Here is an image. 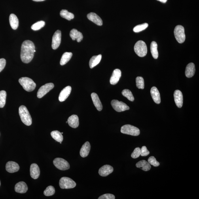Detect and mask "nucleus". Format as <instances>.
<instances>
[{
	"label": "nucleus",
	"instance_id": "1",
	"mask_svg": "<svg viewBox=\"0 0 199 199\" xmlns=\"http://www.w3.org/2000/svg\"><path fill=\"white\" fill-rule=\"evenodd\" d=\"M36 51L34 44L27 40L23 42L21 46L20 57L23 63H28L33 60Z\"/></svg>",
	"mask_w": 199,
	"mask_h": 199
},
{
	"label": "nucleus",
	"instance_id": "2",
	"mask_svg": "<svg viewBox=\"0 0 199 199\" xmlns=\"http://www.w3.org/2000/svg\"><path fill=\"white\" fill-rule=\"evenodd\" d=\"M19 114L22 122L27 126L32 124V118L28 110L24 105H21L19 108Z\"/></svg>",
	"mask_w": 199,
	"mask_h": 199
},
{
	"label": "nucleus",
	"instance_id": "3",
	"mask_svg": "<svg viewBox=\"0 0 199 199\" xmlns=\"http://www.w3.org/2000/svg\"><path fill=\"white\" fill-rule=\"evenodd\" d=\"M19 82L24 89L31 92L35 89L36 84L32 79L29 78L23 77L19 80Z\"/></svg>",
	"mask_w": 199,
	"mask_h": 199
},
{
	"label": "nucleus",
	"instance_id": "4",
	"mask_svg": "<svg viewBox=\"0 0 199 199\" xmlns=\"http://www.w3.org/2000/svg\"><path fill=\"white\" fill-rule=\"evenodd\" d=\"M134 51L137 56L143 57L146 56L147 53V47L146 43L143 41L140 40L135 44Z\"/></svg>",
	"mask_w": 199,
	"mask_h": 199
},
{
	"label": "nucleus",
	"instance_id": "5",
	"mask_svg": "<svg viewBox=\"0 0 199 199\" xmlns=\"http://www.w3.org/2000/svg\"><path fill=\"white\" fill-rule=\"evenodd\" d=\"M121 132L122 134L132 135V136H138L140 134V131L139 128L131 125H126L122 126Z\"/></svg>",
	"mask_w": 199,
	"mask_h": 199
},
{
	"label": "nucleus",
	"instance_id": "6",
	"mask_svg": "<svg viewBox=\"0 0 199 199\" xmlns=\"http://www.w3.org/2000/svg\"><path fill=\"white\" fill-rule=\"evenodd\" d=\"M59 185L62 189H71L76 187L77 184L73 179L67 177H62L59 182Z\"/></svg>",
	"mask_w": 199,
	"mask_h": 199
},
{
	"label": "nucleus",
	"instance_id": "7",
	"mask_svg": "<svg viewBox=\"0 0 199 199\" xmlns=\"http://www.w3.org/2000/svg\"><path fill=\"white\" fill-rule=\"evenodd\" d=\"M174 35L175 39L179 43H183L186 39V35L184 27L181 25H178L175 27L174 30Z\"/></svg>",
	"mask_w": 199,
	"mask_h": 199
},
{
	"label": "nucleus",
	"instance_id": "8",
	"mask_svg": "<svg viewBox=\"0 0 199 199\" xmlns=\"http://www.w3.org/2000/svg\"><path fill=\"white\" fill-rule=\"evenodd\" d=\"M53 164L56 168L61 170H68L70 165L67 160L61 158H56L53 161Z\"/></svg>",
	"mask_w": 199,
	"mask_h": 199
},
{
	"label": "nucleus",
	"instance_id": "9",
	"mask_svg": "<svg viewBox=\"0 0 199 199\" xmlns=\"http://www.w3.org/2000/svg\"><path fill=\"white\" fill-rule=\"evenodd\" d=\"M111 105L114 109L118 112L124 111L130 109V107L126 103L116 100H113L111 101Z\"/></svg>",
	"mask_w": 199,
	"mask_h": 199
},
{
	"label": "nucleus",
	"instance_id": "10",
	"mask_svg": "<svg viewBox=\"0 0 199 199\" xmlns=\"http://www.w3.org/2000/svg\"><path fill=\"white\" fill-rule=\"evenodd\" d=\"M54 84L52 83H46L39 89L38 91L37 96L38 98H41L54 88Z\"/></svg>",
	"mask_w": 199,
	"mask_h": 199
},
{
	"label": "nucleus",
	"instance_id": "11",
	"mask_svg": "<svg viewBox=\"0 0 199 199\" xmlns=\"http://www.w3.org/2000/svg\"><path fill=\"white\" fill-rule=\"evenodd\" d=\"M61 41V32L60 30H57L54 34L52 39V47L56 50L60 46Z\"/></svg>",
	"mask_w": 199,
	"mask_h": 199
},
{
	"label": "nucleus",
	"instance_id": "12",
	"mask_svg": "<svg viewBox=\"0 0 199 199\" xmlns=\"http://www.w3.org/2000/svg\"><path fill=\"white\" fill-rule=\"evenodd\" d=\"M175 101L177 107L180 108L183 105V95L182 92L179 90L175 91L174 94Z\"/></svg>",
	"mask_w": 199,
	"mask_h": 199
},
{
	"label": "nucleus",
	"instance_id": "13",
	"mask_svg": "<svg viewBox=\"0 0 199 199\" xmlns=\"http://www.w3.org/2000/svg\"><path fill=\"white\" fill-rule=\"evenodd\" d=\"M114 169L113 167L109 165H105L100 168L99 173L102 177L107 176L113 172Z\"/></svg>",
	"mask_w": 199,
	"mask_h": 199
},
{
	"label": "nucleus",
	"instance_id": "14",
	"mask_svg": "<svg viewBox=\"0 0 199 199\" xmlns=\"http://www.w3.org/2000/svg\"><path fill=\"white\" fill-rule=\"evenodd\" d=\"M6 169L8 172L13 173L17 172L19 170L20 167L17 163L14 162L9 161L6 164Z\"/></svg>",
	"mask_w": 199,
	"mask_h": 199
},
{
	"label": "nucleus",
	"instance_id": "15",
	"mask_svg": "<svg viewBox=\"0 0 199 199\" xmlns=\"http://www.w3.org/2000/svg\"><path fill=\"white\" fill-rule=\"evenodd\" d=\"M121 76V72L119 69H116L113 72L110 79V83L112 85H115L118 83Z\"/></svg>",
	"mask_w": 199,
	"mask_h": 199
},
{
	"label": "nucleus",
	"instance_id": "16",
	"mask_svg": "<svg viewBox=\"0 0 199 199\" xmlns=\"http://www.w3.org/2000/svg\"><path fill=\"white\" fill-rule=\"evenodd\" d=\"M72 88L70 86H67L61 91L59 96V100L63 102L66 100L70 94Z\"/></svg>",
	"mask_w": 199,
	"mask_h": 199
},
{
	"label": "nucleus",
	"instance_id": "17",
	"mask_svg": "<svg viewBox=\"0 0 199 199\" xmlns=\"http://www.w3.org/2000/svg\"><path fill=\"white\" fill-rule=\"evenodd\" d=\"M89 20L94 22L98 26H101L103 25V21L101 18L94 13H90L87 15Z\"/></svg>",
	"mask_w": 199,
	"mask_h": 199
},
{
	"label": "nucleus",
	"instance_id": "18",
	"mask_svg": "<svg viewBox=\"0 0 199 199\" xmlns=\"http://www.w3.org/2000/svg\"><path fill=\"white\" fill-rule=\"evenodd\" d=\"M30 175L33 179H37L40 176V171L39 167L35 164H31L30 168Z\"/></svg>",
	"mask_w": 199,
	"mask_h": 199
},
{
	"label": "nucleus",
	"instance_id": "19",
	"mask_svg": "<svg viewBox=\"0 0 199 199\" xmlns=\"http://www.w3.org/2000/svg\"><path fill=\"white\" fill-rule=\"evenodd\" d=\"M28 189L26 184L23 181L19 182L16 184L14 188L15 191L16 192L21 194L26 193Z\"/></svg>",
	"mask_w": 199,
	"mask_h": 199
},
{
	"label": "nucleus",
	"instance_id": "20",
	"mask_svg": "<svg viewBox=\"0 0 199 199\" xmlns=\"http://www.w3.org/2000/svg\"><path fill=\"white\" fill-rule=\"evenodd\" d=\"M91 146L89 142H86L82 146L81 149L80 150V155L82 158H85L88 156L90 150Z\"/></svg>",
	"mask_w": 199,
	"mask_h": 199
},
{
	"label": "nucleus",
	"instance_id": "21",
	"mask_svg": "<svg viewBox=\"0 0 199 199\" xmlns=\"http://www.w3.org/2000/svg\"><path fill=\"white\" fill-rule=\"evenodd\" d=\"M151 94L154 102L157 104L161 102V99L159 91L155 87H153L151 90Z\"/></svg>",
	"mask_w": 199,
	"mask_h": 199
},
{
	"label": "nucleus",
	"instance_id": "22",
	"mask_svg": "<svg viewBox=\"0 0 199 199\" xmlns=\"http://www.w3.org/2000/svg\"><path fill=\"white\" fill-rule=\"evenodd\" d=\"M91 97L95 107L99 111H101L103 109V105L98 95L93 93L91 94Z\"/></svg>",
	"mask_w": 199,
	"mask_h": 199
},
{
	"label": "nucleus",
	"instance_id": "23",
	"mask_svg": "<svg viewBox=\"0 0 199 199\" xmlns=\"http://www.w3.org/2000/svg\"><path fill=\"white\" fill-rule=\"evenodd\" d=\"M70 36L73 40H77L78 43L81 42L83 39V35L82 34L75 29L72 30L70 33Z\"/></svg>",
	"mask_w": 199,
	"mask_h": 199
},
{
	"label": "nucleus",
	"instance_id": "24",
	"mask_svg": "<svg viewBox=\"0 0 199 199\" xmlns=\"http://www.w3.org/2000/svg\"><path fill=\"white\" fill-rule=\"evenodd\" d=\"M67 121L69 126L72 128H77L79 126V118L77 115H72L68 118Z\"/></svg>",
	"mask_w": 199,
	"mask_h": 199
},
{
	"label": "nucleus",
	"instance_id": "25",
	"mask_svg": "<svg viewBox=\"0 0 199 199\" xmlns=\"http://www.w3.org/2000/svg\"><path fill=\"white\" fill-rule=\"evenodd\" d=\"M196 69L195 65L193 63H190L186 67L185 71L186 77L190 78H191L195 73Z\"/></svg>",
	"mask_w": 199,
	"mask_h": 199
},
{
	"label": "nucleus",
	"instance_id": "26",
	"mask_svg": "<svg viewBox=\"0 0 199 199\" xmlns=\"http://www.w3.org/2000/svg\"><path fill=\"white\" fill-rule=\"evenodd\" d=\"M136 166L137 168H140L145 171L149 170L151 168V164L145 160L140 161L137 163Z\"/></svg>",
	"mask_w": 199,
	"mask_h": 199
},
{
	"label": "nucleus",
	"instance_id": "27",
	"mask_svg": "<svg viewBox=\"0 0 199 199\" xmlns=\"http://www.w3.org/2000/svg\"><path fill=\"white\" fill-rule=\"evenodd\" d=\"M9 22L10 26L13 30L18 29L19 26V22L18 19L16 15L11 14L9 16Z\"/></svg>",
	"mask_w": 199,
	"mask_h": 199
},
{
	"label": "nucleus",
	"instance_id": "28",
	"mask_svg": "<svg viewBox=\"0 0 199 199\" xmlns=\"http://www.w3.org/2000/svg\"><path fill=\"white\" fill-rule=\"evenodd\" d=\"M102 56L101 54L98 56H94L92 57L89 61V66L90 68H94V67L100 62Z\"/></svg>",
	"mask_w": 199,
	"mask_h": 199
},
{
	"label": "nucleus",
	"instance_id": "29",
	"mask_svg": "<svg viewBox=\"0 0 199 199\" xmlns=\"http://www.w3.org/2000/svg\"><path fill=\"white\" fill-rule=\"evenodd\" d=\"M73 53L71 52H66L64 53L61 57L60 61V64L61 65H63L66 64L71 60Z\"/></svg>",
	"mask_w": 199,
	"mask_h": 199
},
{
	"label": "nucleus",
	"instance_id": "30",
	"mask_svg": "<svg viewBox=\"0 0 199 199\" xmlns=\"http://www.w3.org/2000/svg\"><path fill=\"white\" fill-rule=\"evenodd\" d=\"M151 51L152 56L155 59H158L159 54L158 51V44L155 41H152L151 44Z\"/></svg>",
	"mask_w": 199,
	"mask_h": 199
},
{
	"label": "nucleus",
	"instance_id": "31",
	"mask_svg": "<svg viewBox=\"0 0 199 199\" xmlns=\"http://www.w3.org/2000/svg\"><path fill=\"white\" fill-rule=\"evenodd\" d=\"M51 135L55 140L58 142H62L63 140V136L61 133L58 131H54L51 133Z\"/></svg>",
	"mask_w": 199,
	"mask_h": 199
},
{
	"label": "nucleus",
	"instance_id": "32",
	"mask_svg": "<svg viewBox=\"0 0 199 199\" xmlns=\"http://www.w3.org/2000/svg\"><path fill=\"white\" fill-rule=\"evenodd\" d=\"M60 15L61 17L68 20H71L74 18V14L71 13L69 12L67 10H61L60 13Z\"/></svg>",
	"mask_w": 199,
	"mask_h": 199
},
{
	"label": "nucleus",
	"instance_id": "33",
	"mask_svg": "<svg viewBox=\"0 0 199 199\" xmlns=\"http://www.w3.org/2000/svg\"><path fill=\"white\" fill-rule=\"evenodd\" d=\"M6 92L4 90L0 91V108H3L5 105Z\"/></svg>",
	"mask_w": 199,
	"mask_h": 199
},
{
	"label": "nucleus",
	"instance_id": "34",
	"mask_svg": "<svg viewBox=\"0 0 199 199\" xmlns=\"http://www.w3.org/2000/svg\"><path fill=\"white\" fill-rule=\"evenodd\" d=\"M122 94L123 96L126 97L129 100L131 101L134 100V97L130 90L124 89L122 91Z\"/></svg>",
	"mask_w": 199,
	"mask_h": 199
},
{
	"label": "nucleus",
	"instance_id": "35",
	"mask_svg": "<svg viewBox=\"0 0 199 199\" xmlns=\"http://www.w3.org/2000/svg\"><path fill=\"white\" fill-rule=\"evenodd\" d=\"M45 22L43 21H40L33 24L31 27V28L33 30L37 31L39 30L44 26Z\"/></svg>",
	"mask_w": 199,
	"mask_h": 199
},
{
	"label": "nucleus",
	"instance_id": "36",
	"mask_svg": "<svg viewBox=\"0 0 199 199\" xmlns=\"http://www.w3.org/2000/svg\"><path fill=\"white\" fill-rule=\"evenodd\" d=\"M55 193L54 187L52 186H49L46 188L44 192V195L46 196H50L53 195Z\"/></svg>",
	"mask_w": 199,
	"mask_h": 199
},
{
	"label": "nucleus",
	"instance_id": "37",
	"mask_svg": "<svg viewBox=\"0 0 199 199\" xmlns=\"http://www.w3.org/2000/svg\"><path fill=\"white\" fill-rule=\"evenodd\" d=\"M148 26V24L147 23H143V24L137 25L135 26L133 31L135 33H139V32L142 31L147 28Z\"/></svg>",
	"mask_w": 199,
	"mask_h": 199
},
{
	"label": "nucleus",
	"instance_id": "38",
	"mask_svg": "<svg viewBox=\"0 0 199 199\" xmlns=\"http://www.w3.org/2000/svg\"><path fill=\"white\" fill-rule=\"evenodd\" d=\"M136 85L137 87L139 89H143L144 88V81L143 77H137L136 79Z\"/></svg>",
	"mask_w": 199,
	"mask_h": 199
},
{
	"label": "nucleus",
	"instance_id": "39",
	"mask_svg": "<svg viewBox=\"0 0 199 199\" xmlns=\"http://www.w3.org/2000/svg\"><path fill=\"white\" fill-rule=\"evenodd\" d=\"M148 162L154 167H158L159 166L160 163L156 160L154 156H152L148 159Z\"/></svg>",
	"mask_w": 199,
	"mask_h": 199
},
{
	"label": "nucleus",
	"instance_id": "40",
	"mask_svg": "<svg viewBox=\"0 0 199 199\" xmlns=\"http://www.w3.org/2000/svg\"><path fill=\"white\" fill-rule=\"evenodd\" d=\"M141 154V150L140 148L137 147L135 148L134 152L131 154V157L134 159H136L139 157Z\"/></svg>",
	"mask_w": 199,
	"mask_h": 199
},
{
	"label": "nucleus",
	"instance_id": "41",
	"mask_svg": "<svg viewBox=\"0 0 199 199\" xmlns=\"http://www.w3.org/2000/svg\"><path fill=\"white\" fill-rule=\"evenodd\" d=\"M115 196L111 194H106L100 196L98 199H115Z\"/></svg>",
	"mask_w": 199,
	"mask_h": 199
},
{
	"label": "nucleus",
	"instance_id": "42",
	"mask_svg": "<svg viewBox=\"0 0 199 199\" xmlns=\"http://www.w3.org/2000/svg\"><path fill=\"white\" fill-rule=\"evenodd\" d=\"M141 150V155L142 156H147L149 155L150 153L149 151L147 149L146 146H143L142 147Z\"/></svg>",
	"mask_w": 199,
	"mask_h": 199
},
{
	"label": "nucleus",
	"instance_id": "43",
	"mask_svg": "<svg viewBox=\"0 0 199 199\" xmlns=\"http://www.w3.org/2000/svg\"><path fill=\"white\" fill-rule=\"evenodd\" d=\"M6 64V61L5 59H0V73L5 68Z\"/></svg>",
	"mask_w": 199,
	"mask_h": 199
},
{
	"label": "nucleus",
	"instance_id": "44",
	"mask_svg": "<svg viewBox=\"0 0 199 199\" xmlns=\"http://www.w3.org/2000/svg\"><path fill=\"white\" fill-rule=\"evenodd\" d=\"M157 1L161 2V3H166L168 0H157Z\"/></svg>",
	"mask_w": 199,
	"mask_h": 199
},
{
	"label": "nucleus",
	"instance_id": "45",
	"mask_svg": "<svg viewBox=\"0 0 199 199\" xmlns=\"http://www.w3.org/2000/svg\"><path fill=\"white\" fill-rule=\"evenodd\" d=\"M33 1L35 2H41L45 1V0H33Z\"/></svg>",
	"mask_w": 199,
	"mask_h": 199
},
{
	"label": "nucleus",
	"instance_id": "46",
	"mask_svg": "<svg viewBox=\"0 0 199 199\" xmlns=\"http://www.w3.org/2000/svg\"><path fill=\"white\" fill-rule=\"evenodd\" d=\"M0 186H1V181H0Z\"/></svg>",
	"mask_w": 199,
	"mask_h": 199
},
{
	"label": "nucleus",
	"instance_id": "47",
	"mask_svg": "<svg viewBox=\"0 0 199 199\" xmlns=\"http://www.w3.org/2000/svg\"><path fill=\"white\" fill-rule=\"evenodd\" d=\"M61 134H63V132H61Z\"/></svg>",
	"mask_w": 199,
	"mask_h": 199
},
{
	"label": "nucleus",
	"instance_id": "48",
	"mask_svg": "<svg viewBox=\"0 0 199 199\" xmlns=\"http://www.w3.org/2000/svg\"><path fill=\"white\" fill-rule=\"evenodd\" d=\"M61 144L62 143V142H60V143Z\"/></svg>",
	"mask_w": 199,
	"mask_h": 199
},
{
	"label": "nucleus",
	"instance_id": "49",
	"mask_svg": "<svg viewBox=\"0 0 199 199\" xmlns=\"http://www.w3.org/2000/svg\"><path fill=\"white\" fill-rule=\"evenodd\" d=\"M66 123H67V122H66Z\"/></svg>",
	"mask_w": 199,
	"mask_h": 199
}]
</instances>
